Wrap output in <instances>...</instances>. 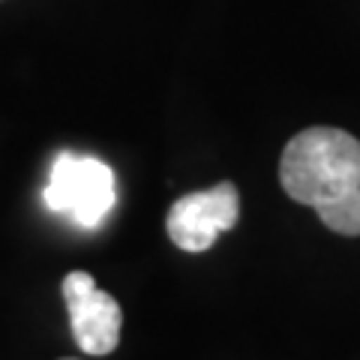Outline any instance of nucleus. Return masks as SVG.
<instances>
[{
  "label": "nucleus",
  "mask_w": 360,
  "mask_h": 360,
  "mask_svg": "<svg viewBox=\"0 0 360 360\" xmlns=\"http://www.w3.org/2000/svg\"><path fill=\"white\" fill-rule=\"evenodd\" d=\"M240 219V195L234 184H217L201 193H189L168 207L165 229L184 252L210 250L222 231L234 229Z\"/></svg>",
  "instance_id": "7ed1b4c3"
},
{
  "label": "nucleus",
  "mask_w": 360,
  "mask_h": 360,
  "mask_svg": "<svg viewBox=\"0 0 360 360\" xmlns=\"http://www.w3.org/2000/svg\"><path fill=\"white\" fill-rule=\"evenodd\" d=\"M279 184L300 205L315 207L330 231L360 234V141L336 127L295 135L279 160Z\"/></svg>",
  "instance_id": "f257e3e1"
},
{
  "label": "nucleus",
  "mask_w": 360,
  "mask_h": 360,
  "mask_svg": "<svg viewBox=\"0 0 360 360\" xmlns=\"http://www.w3.org/2000/svg\"><path fill=\"white\" fill-rule=\"evenodd\" d=\"M63 300L70 309V324L78 348L94 357L115 352L123 328L120 303L105 295L84 270H72L63 279Z\"/></svg>",
  "instance_id": "20e7f679"
},
{
  "label": "nucleus",
  "mask_w": 360,
  "mask_h": 360,
  "mask_svg": "<svg viewBox=\"0 0 360 360\" xmlns=\"http://www.w3.org/2000/svg\"><path fill=\"white\" fill-rule=\"evenodd\" d=\"M42 201L49 210L70 217L82 229H96L117 205L115 172L96 156H78L63 150L58 153L49 172Z\"/></svg>",
  "instance_id": "f03ea898"
}]
</instances>
